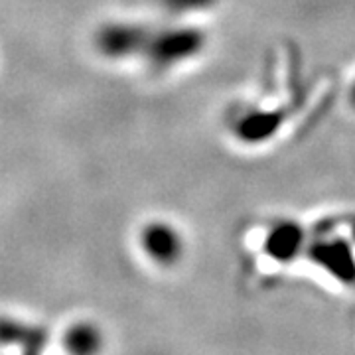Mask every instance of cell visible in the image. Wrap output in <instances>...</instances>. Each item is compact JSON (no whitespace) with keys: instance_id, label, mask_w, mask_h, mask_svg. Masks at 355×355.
I'll use <instances>...</instances> for the list:
<instances>
[{"instance_id":"277c9868","label":"cell","mask_w":355,"mask_h":355,"mask_svg":"<svg viewBox=\"0 0 355 355\" xmlns=\"http://www.w3.org/2000/svg\"><path fill=\"white\" fill-rule=\"evenodd\" d=\"M0 343H16L28 354H36L46 343V330L0 318Z\"/></svg>"},{"instance_id":"6da1fadb","label":"cell","mask_w":355,"mask_h":355,"mask_svg":"<svg viewBox=\"0 0 355 355\" xmlns=\"http://www.w3.org/2000/svg\"><path fill=\"white\" fill-rule=\"evenodd\" d=\"M202 36L193 30H170L160 36H154L146 44L148 58L160 65L174 64L200 50Z\"/></svg>"},{"instance_id":"3957f363","label":"cell","mask_w":355,"mask_h":355,"mask_svg":"<svg viewBox=\"0 0 355 355\" xmlns=\"http://www.w3.org/2000/svg\"><path fill=\"white\" fill-rule=\"evenodd\" d=\"M142 247L160 265H172L182 253V243L174 229L166 223H150L142 231Z\"/></svg>"},{"instance_id":"7a4b0ae2","label":"cell","mask_w":355,"mask_h":355,"mask_svg":"<svg viewBox=\"0 0 355 355\" xmlns=\"http://www.w3.org/2000/svg\"><path fill=\"white\" fill-rule=\"evenodd\" d=\"M148 32L140 26L111 24L97 34V48L109 58H125L135 51L146 50Z\"/></svg>"},{"instance_id":"5b68a950","label":"cell","mask_w":355,"mask_h":355,"mask_svg":"<svg viewBox=\"0 0 355 355\" xmlns=\"http://www.w3.org/2000/svg\"><path fill=\"white\" fill-rule=\"evenodd\" d=\"M65 347L73 354H93L101 347V336L89 324H77L69 328L64 338Z\"/></svg>"},{"instance_id":"8992f818","label":"cell","mask_w":355,"mask_h":355,"mask_svg":"<svg viewBox=\"0 0 355 355\" xmlns=\"http://www.w3.org/2000/svg\"><path fill=\"white\" fill-rule=\"evenodd\" d=\"M203 0H164L172 10H188L191 6H200Z\"/></svg>"}]
</instances>
